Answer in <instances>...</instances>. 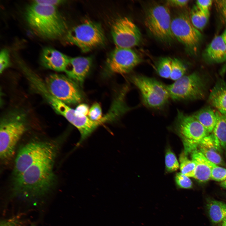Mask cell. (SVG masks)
I'll list each match as a JSON object with an SVG mask.
<instances>
[{"mask_svg":"<svg viewBox=\"0 0 226 226\" xmlns=\"http://www.w3.org/2000/svg\"><path fill=\"white\" fill-rule=\"evenodd\" d=\"M58 149L59 147L55 148L13 178V189L16 193L34 197L45 194L50 190L55 182L53 166Z\"/></svg>","mask_w":226,"mask_h":226,"instance_id":"obj_1","label":"cell"},{"mask_svg":"<svg viewBox=\"0 0 226 226\" xmlns=\"http://www.w3.org/2000/svg\"><path fill=\"white\" fill-rule=\"evenodd\" d=\"M24 16L30 27L43 38L57 39L68 31L66 22L56 6L33 2L26 7Z\"/></svg>","mask_w":226,"mask_h":226,"instance_id":"obj_2","label":"cell"},{"mask_svg":"<svg viewBox=\"0 0 226 226\" xmlns=\"http://www.w3.org/2000/svg\"><path fill=\"white\" fill-rule=\"evenodd\" d=\"M65 39L68 43L77 46L83 52L103 45L105 41L100 25L89 20L68 30L65 34Z\"/></svg>","mask_w":226,"mask_h":226,"instance_id":"obj_3","label":"cell"},{"mask_svg":"<svg viewBox=\"0 0 226 226\" xmlns=\"http://www.w3.org/2000/svg\"><path fill=\"white\" fill-rule=\"evenodd\" d=\"M171 20L169 8L157 4L147 9L144 23L154 37L162 42L170 44L175 39L171 30Z\"/></svg>","mask_w":226,"mask_h":226,"instance_id":"obj_4","label":"cell"},{"mask_svg":"<svg viewBox=\"0 0 226 226\" xmlns=\"http://www.w3.org/2000/svg\"><path fill=\"white\" fill-rule=\"evenodd\" d=\"M176 133L181 138L186 154L196 149L198 144L209 133L193 116L178 110L174 124Z\"/></svg>","mask_w":226,"mask_h":226,"instance_id":"obj_5","label":"cell"},{"mask_svg":"<svg viewBox=\"0 0 226 226\" xmlns=\"http://www.w3.org/2000/svg\"><path fill=\"white\" fill-rule=\"evenodd\" d=\"M131 80L139 90L143 102L147 107L161 109L168 102L170 98L166 86L160 82L139 75L132 76Z\"/></svg>","mask_w":226,"mask_h":226,"instance_id":"obj_6","label":"cell"},{"mask_svg":"<svg viewBox=\"0 0 226 226\" xmlns=\"http://www.w3.org/2000/svg\"><path fill=\"white\" fill-rule=\"evenodd\" d=\"M0 128V157L5 163L12 158L16 144L26 127L23 118L15 115L3 121Z\"/></svg>","mask_w":226,"mask_h":226,"instance_id":"obj_7","label":"cell"},{"mask_svg":"<svg viewBox=\"0 0 226 226\" xmlns=\"http://www.w3.org/2000/svg\"><path fill=\"white\" fill-rule=\"evenodd\" d=\"M166 87L170 98L174 100L201 99L205 95V83L196 72L184 75Z\"/></svg>","mask_w":226,"mask_h":226,"instance_id":"obj_8","label":"cell"},{"mask_svg":"<svg viewBox=\"0 0 226 226\" xmlns=\"http://www.w3.org/2000/svg\"><path fill=\"white\" fill-rule=\"evenodd\" d=\"M59 146L58 143L53 141H34L25 144L19 150L16 158L13 178L20 175Z\"/></svg>","mask_w":226,"mask_h":226,"instance_id":"obj_9","label":"cell"},{"mask_svg":"<svg viewBox=\"0 0 226 226\" xmlns=\"http://www.w3.org/2000/svg\"><path fill=\"white\" fill-rule=\"evenodd\" d=\"M45 85L54 97L67 104L80 102L82 94L77 84L68 77L52 74L46 78Z\"/></svg>","mask_w":226,"mask_h":226,"instance_id":"obj_10","label":"cell"},{"mask_svg":"<svg viewBox=\"0 0 226 226\" xmlns=\"http://www.w3.org/2000/svg\"><path fill=\"white\" fill-rule=\"evenodd\" d=\"M171 30L175 38L186 49L193 53L196 52L202 34L193 25L186 13H180L172 19Z\"/></svg>","mask_w":226,"mask_h":226,"instance_id":"obj_11","label":"cell"},{"mask_svg":"<svg viewBox=\"0 0 226 226\" xmlns=\"http://www.w3.org/2000/svg\"><path fill=\"white\" fill-rule=\"evenodd\" d=\"M111 33L116 47L131 48L138 45L142 39L138 27L126 17L117 19L111 27Z\"/></svg>","mask_w":226,"mask_h":226,"instance_id":"obj_12","label":"cell"},{"mask_svg":"<svg viewBox=\"0 0 226 226\" xmlns=\"http://www.w3.org/2000/svg\"><path fill=\"white\" fill-rule=\"evenodd\" d=\"M140 56L131 48L116 47L108 58L107 68L110 73L126 74L140 63Z\"/></svg>","mask_w":226,"mask_h":226,"instance_id":"obj_13","label":"cell"},{"mask_svg":"<svg viewBox=\"0 0 226 226\" xmlns=\"http://www.w3.org/2000/svg\"><path fill=\"white\" fill-rule=\"evenodd\" d=\"M66 119L79 131L80 139L76 146H79L100 126L110 121V116L107 115L104 116L100 121H94L87 116H80L76 113L75 110L70 108L65 117Z\"/></svg>","mask_w":226,"mask_h":226,"instance_id":"obj_14","label":"cell"},{"mask_svg":"<svg viewBox=\"0 0 226 226\" xmlns=\"http://www.w3.org/2000/svg\"><path fill=\"white\" fill-rule=\"evenodd\" d=\"M70 58L53 48L46 47L40 55L41 62L44 67L59 72H65L69 63Z\"/></svg>","mask_w":226,"mask_h":226,"instance_id":"obj_15","label":"cell"},{"mask_svg":"<svg viewBox=\"0 0 226 226\" xmlns=\"http://www.w3.org/2000/svg\"><path fill=\"white\" fill-rule=\"evenodd\" d=\"M92 58L90 57H77L70 58L65 72L67 77L76 83L82 86L90 69Z\"/></svg>","mask_w":226,"mask_h":226,"instance_id":"obj_16","label":"cell"},{"mask_svg":"<svg viewBox=\"0 0 226 226\" xmlns=\"http://www.w3.org/2000/svg\"><path fill=\"white\" fill-rule=\"evenodd\" d=\"M203 56L208 62H226V45L221 35L214 38L205 50Z\"/></svg>","mask_w":226,"mask_h":226,"instance_id":"obj_17","label":"cell"},{"mask_svg":"<svg viewBox=\"0 0 226 226\" xmlns=\"http://www.w3.org/2000/svg\"><path fill=\"white\" fill-rule=\"evenodd\" d=\"M191 157L195 164L194 178L201 182H205L210 179L211 170L207 159L196 149L191 152Z\"/></svg>","mask_w":226,"mask_h":226,"instance_id":"obj_18","label":"cell"},{"mask_svg":"<svg viewBox=\"0 0 226 226\" xmlns=\"http://www.w3.org/2000/svg\"><path fill=\"white\" fill-rule=\"evenodd\" d=\"M208 100L218 111L226 117V83H217L210 93Z\"/></svg>","mask_w":226,"mask_h":226,"instance_id":"obj_19","label":"cell"},{"mask_svg":"<svg viewBox=\"0 0 226 226\" xmlns=\"http://www.w3.org/2000/svg\"><path fill=\"white\" fill-rule=\"evenodd\" d=\"M193 115L208 133L213 132L217 121L215 112L213 110L209 108H204Z\"/></svg>","mask_w":226,"mask_h":226,"instance_id":"obj_20","label":"cell"},{"mask_svg":"<svg viewBox=\"0 0 226 226\" xmlns=\"http://www.w3.org/2000/svg\"><path fill=\"white\" fill-rule=\"evenodd\" d=\"M207 206L209 217L213 223H219L226 218V203L211 200L208 202Z\"/></svg>","mask_w":226,"mask_h":226,"instance_id":"obj_21","label":"cell"},{"mask_svg":"<svg viewBox=\"0 0 226 226\" xmlns=\"http://www.w3.org/2000/svg\"><path fill=\"white\" fill-rule=\"evenodd\" d=\"M217 121L213 134L221 147L226 148V117L218 111L215 112Z\"/></svg>","mask_w":226,"mask_h":226,"instance_id":"obj_22","label":"cell"},{"mask_svg":"<svg viewBox=\"0 0 226 226\" xmlns=\"http://www.w3.org/2000/svg\"><path fill=\"white\" fill-rule=\"evenodd\" d=\"M209 18L196 5H194L191 10L190 17L191 22L194 26L199 30H202L204 28Z\"/></svg>","mask_w":226,"mask_h":226,"instance_id":"obj_23","label":"cell"},{"mask_svg":"<svg viewBox=\"0 0 226 226\" xmlns=\"http://www.w3.org/2000/svg\"><path fill=\"white\" fill-rule=\"evenodd\" d=\"M179 159L181 173L189 177L194 178L195 169L194 162L188 159L184 152L180 154Z\"/></svg>","mask_w":226,"mask_h":226,"instance_id":"obj_24","label":"cell"},{"mask_svg":"<svg viewBox=\"0 0 226 226\" xmlns=\"http://www.w3.org/2000/svg\"><path fill=\"white\" fill-rule=\"evenodd\" d=\"M171 58L164 57L159 60L157 65V71L159 75L165 78H170L171 71Z\"/></svg>","mask_w":226,"mask_h":226,"instance_id":"obj_25","label":"cell"},{"mask_svg":"<svg viewBox=\"0 0 226 226\" xmlns=\"http://www.w3.org/2000/svg\"><path fill=\"white\" fill-rule=\"evenodd\" d=\"M199 150L209 161L217 164L224 165L223 161L218 151L198 145Z\"/></svg>","mask_w":226,"mask_h":226,"instance_id":"obj_26","label":"cell"},{"mask_svg":"<svg viewBox=\"0 0 226 226\" xmlns=\"http://www.w3.org/2000/svg\"><path fill=\"white\" fill-rule=\"evenodd\" d=\"M186 68L184 63L177 58L172 59L171 71L170 78L175 81L185 75Z\"/></svg>","mask_w":226,"mask_h":226,"instance_id":"obj_27","label":"cell"},{"mask_svg":"<svg viewBox=\"0 0 226 226\" xmlns=\"http://www.w3.org/2000/svg\"><path fill=\"white\" fill-rule=\"evenodd\" d=\"M166 170L169 172H174L179 167L177 159L174 153L170 148H167L165 157Z\"/></svg>","mask_w":226,"mask_h":226,"instance_id":"obj_28","label":"cell"},{"mask_svg":"<svg viewBox=\"0 0 226 226\" xmlns=\"http://www.w3.org/2000/svg\"><path fill=\"white\" fill-rule=\"evenodd\" d=\"M207 162L211 170V179L218 181L225 180H226V169L219 166L208 159Z\"/></svg>","mask_w":226,"mask_h":226,"instance_id":"obj_29","label":"cell"},{"mask_svg":"<svg viewBox=\"0 0 226 226\" xmlns=\"http://www.w3.org/2000/svg\"><path fill=\"white\" fill-rule=\"evenodd\" d=\"M175 181L177 186L179 188L189 189L192 187V182L189 177L181 172L176 174Z\"/></svg>","mask_w":226,"mask_h":226,"instance_id":"obj_30","label":"cell"},{"mask_svg":"<svg viewBox=\"0 0 226 226\" xmlns=\"http://www.w3.org/2000/svg\"><path fill=\"white\" fill-rule=\"evenodd\" d=\"M88 117L92 120L98 121L102 120V111L100 105L97 103H94L89 109Z\"/></svg>","mask_w":226,"mask_h":226,"instance_id":"obj_31","label":"cell"},{"mask_svg":"<svg viewBox=\"0 0 226 226\" xmlns=\"http://www.w3.org/2000/svg\"><path fill=\"white\" fill-rule=\"evenodd\" d=\"M9 52L6 49H3L0 53V72L1 73L9 65Z\"/></svg>","mask_w":226,"mask_h":226,"instance_id":"obj_32","label":"cell"},{"mask_svg":"<svg viewBox=\"0 0 226 226\" xmlns=\"http://www.w3.org/2000/svg\"><path fill=\"white\" fill-rule=\"evenodd\" d=\"M213 3L211 0H197L196 5L206 15L209 17L210 9Z\"/></svg>","mask_w":226,"mask_h":226,"instance_id":"obj_33","label":"cell"},{"mask_svg":"<svg viewBox=\"0 0 226 226\" xmlns=\"http://www.w3.org/2000/svg\"><path fill=\"white\" fill-rule=\"evenodd\" d=\"M215 3L222 20L226 24V0H216Z\"/></svg>","mask_w":226,"mask_h":226,"instance_id":"obj_34","label":"cell"},{"mask_svg":"<svg viewBox=\"0 0 226 226\" xmlns=\"http://www.w3.org/2000/svg\"><path fill=\"white\" fill-rule=\"evenodd\" d=\"M88 106L85 104H81L78 105L75 109L76 113L80 116H87L89 110Z\"/></svg>","mask_w":226,"mask_h":226,"instance_id":"obj_35","label":"cell"},{"mask_svg":"<svg viewBox=\"0 0 226 226\" xmlns=\"http://www.w3.org/2000/svg\"><path fill=\"white\" fill-rule=\"evenodd\" d=\"M64 1L60 0H34L33 2L40 4L56 6L62 3Z\"/></svg>","mask_w":226,"mask_h":226,"instance_id":"obj_36","label":"cell"},{"mask_svg":"<svg viewBox=\"0 0 226 226\" xmlns=\"http://www.w3.org/2000/svg\"><path fill=\"white\" fill-rule=\"evenodd\" d=\"M188 0H170L166 1L167 4L171 6L177 7H183L186 6L188 3Z\"/></svg>","mask_w":226,"mask_h":226,"instance_id":"obj_37","label":"cell"},{"mask_svg":"<svg viewBox=\"0 0 226 226\" xmlns=\"http://www.w3.org/2000/svg\"><path fill=\"white\" fill-rule=\"evenodd\" d=\"M18 220L15 218L1 222L0 226H17Z\"/></svg>","mask_w":226,"mask_h":226,"instance_id":"obj_38","label":"cell"},{"mask_svg":"<svg viewBox=\"0 0 226 226\" xmlns=\"http://www.w3.org/2000/svg\"><path fill=\"white\" fill-rule=\"evenodd\" d=\"M221 35L226 45V29L224 30Z\"/></svg>","mask_w":226,"mask_h":226,"instance_id":"obj_39","label":"cell"},{"mask_svg":"<svg viewBox=\"0 0 226 226\" xmlns=\"http://www.w3.org/2000/svg\"><path fill=\"white\" fill-rule=\"evenodd\" d=\"M226 71V62L223 67H222L221 71V73H223Z\"/></svg>","mask_w":226,"mask_h":226,"instance_id":"obj_40","label":"cell"},{"mask_svg":"<svg viewBox=\"0 0 226 226\" xmlns=\"http://www.w3.org/2000/svg\"><path fill=\"white\" fill-rule=\"evenodd\" d=\"M222 187L226 189V180L223 181L221 184Z\"/></svg>","mask_w":226,"mask_h":226,"instance_id":"obj_41","label":"cell"},{"mask_svg":"<svg viewBox=\"0 0 226 226\" xmlns=\"http://www.w3.org/2000/svg\"><path fill=\"white\" fill-rule=\"evenodd\" d=\"M222 226H226V218L222 221Z\"/></svg>","mask_w":226,"mask_h":226,"instance_id":"obj_42","label":"cell"},{"mask_svg":"<svg viewBox=\"0 0 226 226\" xmlns=\"http://www.w3.org/2000/svg\"></svg>","mask_w":226,"mask_h":226,"instance_id":"obj_43","label":"cell"}]
</instances>
